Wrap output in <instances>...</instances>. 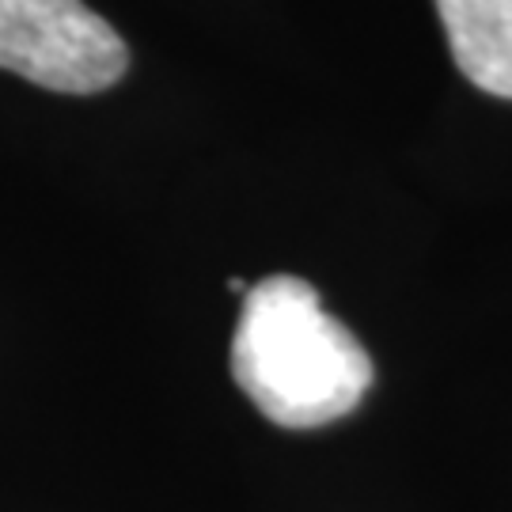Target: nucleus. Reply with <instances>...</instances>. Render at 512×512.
Wrapping results in <instances>:
<instances>
[{
    "label": "nucleus",
    "mask_w": 512,
    "mask_h": 512,
    "mask_svg": "<svg viewBox=\"0 0 512 512\" xmlns=\"http://www.w3.org/2000/svg\"><path fill=\"white\" fill-rule=\"evenodd\" d=\"M232 376L274 425L319 429L357 410L372 387V357L304 277L274 274L243 296Z\"/></svg>",
    "instance_id": "nucleus-1"
},
{
    "label": "nucleus",
    "mask_w": 512,
    "mask_h": 512,
    "mask_svg": "<svg viewBox=\"0 0 512 512\" xmlns=\"http://www.w3.org/2000/svg\"><path fill=\"white\" fill-rule=\"evenodd\" d=\"M459 73L478 92L512 99V0H433Z\"/></svg>",
    "instance_id": "nucleus-3"
},
{
    "label": "nucleus",
    "mask_w": 512,
    "mask_h": 512,
    "mask_svg": "<svg viewBox=\"0 0 512 512\" xmlns=\"http://www.w3.org/2000/svg\"><path fill=\"white\" fill-rule=\"evenodd\" d=\"M0 69L50 92L95 95L122 80L129 50L84 0H0Z\"/></svg>",
    "instance_id": "nucleus-2"
}]
</instances>
